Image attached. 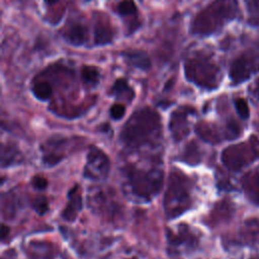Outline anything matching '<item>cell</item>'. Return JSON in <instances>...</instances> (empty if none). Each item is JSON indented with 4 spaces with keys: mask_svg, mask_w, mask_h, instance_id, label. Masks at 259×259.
Here are the masks:
<instances>
[{
    "mask_svg": "<svg viewBox=\"0 0 259 259\" xmlns=\"http://www.w3.org/2000/svg\"><path fill=\"white\" fill-rule=\"evenodd\" d=\"M162 124L159 113L144 107L133 113L120 132L122 143L131 148L138 149L145 146H154L161 139Z\"/></svg>",
    "mask_w": 259,
    "mask_h": 259,
    "instance_id": "obj_1",
    "label": "cell"
},
{
    "mask_svg": "<svg viewBox=\"0 0 259 259\" xmlns=\"http://www.w3.org/2000/svg\"><path fill=\"white\" fill-rule=\"evenodd\" d=\"M239 14L238 0H213L193 17L190 23V32L203 37L217 34Z\"/></svg>",
    "mask_w": 259,
    "mask_h": 259,
    "instance_id": "obj_2",
    "label": "cell"
},
{
    "mask_svg": "<svg viewBox=\"0 0 259 259\" xmlns=\"http://www.w3.org/2000/svg\"><path fill=\"white\" fill-rule=\"evenodd\" d=\"M184 75L187 81L205 90H214L220 86L222 72L211 57L197 52L184 62Z\"/></svg>",
    "mask_w": 259,
    "mask_h": 259,
    "instance_id": "obj_3",
    "label": "cell"
},
{
    "mask_svg": "<svg viewBox=\"0 0 259 259\" xmlns=\"http://www.w3.org/2000/svg\"><path fill=\"white\" fill-rule=\"evenodd\" d=\"M126 186L135 196L149 200L159 193L163 184V171L160 169H141L130 166L125 169Z\"/></svg>",
    "mask_w": 259,
    "mask_h": 259,
    "instance_id": "obj_4",
    "label": "cell"
},
{
    "mask_svg": "<svg viewBox=\"0 0 259 259\" xmlns=\"http://www.w3.org/2000/svg\"><path fill=\"white\" fill-rule=\"evenodd\" d=\"M191 205L187 178L181 174L173 173L169 178V185L165 193L164 207L169 219H174Z\"/></svg>",
    "mask_w": 259,
    "mask_h": 259,
    "instance_id": "obj_5",
    "label": "cell"
},
{
    "mask_svg": "<svg viewBox=\"0 0 259 259\" xmlns=\"http://www.w3.org/2000/svg\"><path fill=\"white\" fill-rule=\"evenodd\" d=\"M259 157V140L251 137L247 142L230 146L222 153V161L230 170L238 171Z\"/></svg>",
    "mask_w": 259,
    "mask_h": 259,
    "instance_id": "obj_6",
    "label": "cell"
},
{
    "mask_svg": "<svg viewBox=\"0 0 259 259\" xmlns=\"http://www.w3.org/2000/svg\"><path fill=\"white\" fill-rule=\"evenodd\" d=\"M256 72H259V48H250L231 63L229 76L233 85H238Z\"/></svg>",
    "mask_w": 259,
    "mask_h": 259,
    "instance_id": "obj_7",
    "label": "cell"
},
{
    "mask_svg": "<svg viewBox=\"0 0 259 259\" xmlns=\"http://www.w3.org/2000/svg\"><path fill=\"white\" fill-rule=\"evenodd\" d=\"M109 159L98 148L91 147L87 154V161L83 174L91 180H102L109 172Z\"/></svg>",
    "mask_w": 259,
    "mask_h": 259,
    "instance_id": "obj_8",
    "label": "cell"
},
{
    "mask_svg": "<svg viewBox=\"0 0 259 259\" xmlns=\"http://www.w3.org/2000/svg\"><path fill=\"white\" fill-rule=\"evenodd\" d=\"M195 110L188 106H181L174 110L169 121V128L172 133L173 139L176 142L183 140L189 133V114L194 113Z\"/></svg>",
    "mask_w": 259,
    "mask_h": 259,
    "instance_id": "obj_9",
    "label": "cell"
},
{
    "mask_svg": "<svg viewBox=\"0 0 259 259\" xmlns=\"http://www.w3.org/2000/svg\"><path fill=\"white\" fill-rule=\"evenodd\" d=\"M167 236L170 248L176 251H179L180 249L185 251L193 250L198 243L196 237L185 225H180L176 233L172 232L171 230L168 231Z\"/></svg>",
    "mask_w": 259,
    "mask_h": 259,
    "instance_id": "obj_10",
    "label": "cell"
},
{
    "mask_svg": "<svg viewBox=\"0 0 259 259\" xmlns=\"http://www.w3.org/2000/svg\"><path fill=\"white\" fill-rule=\"evenodd\" d=\"M94 20V45L102 47L111 44L114 30L107 15L100 12L95 13Z\"/></svg>",
    "mask_w": 259,
    "mask_h": 259,
    "instance_id": "obj_11",
    "label": "cell"
},
{
    "mask_svg": "<svg viewBox=\"0 0 259 259\" xmlns=\"http://www.w3.org/2000/svg\"><path fill=\"white\" fill-rule=\"evenodd\" d=\"M66 140L60 137H53L41 146L42 151V162L44 164L52 167L60 163L64 159V154L60 151L63 149Z\"/></svg>",
    "mask_w": 259,
    "mask_h": 259,
    "instance_id": "obj_12",
    "label": "cell"
},
{
    "mask_svg": "<svg viewBox=\"0 0 259 259\" xmlns=\"http://www.w3.org/2000/svg\"><path fill=\"white\" fill-rule=\"evenodd\" d=\"M61 33L65 41L74 47L83 46L88 38L87 26L80 21L68 23Z\"/></svg>",
    "mask_w": 259,
    "mask_h": 259,
    "instance_id": "obj_13",
    "label": "cell"
},
{
    "mask_svg": "<svg viewBox=\"0 0 259 259\" xmlns=\"http://www.w3.org/2000/svg\"><path fill=\"white\" fill-rule=\"evenodd\" d=\"M121 57L130 66L147 71L151 69L152 62L149 55L142 50H126L121 53Z\"/></svg>",
    "mask_w": 259,
    "mask_h": 259,
    "instance_id": "obj_14",
    "label": "cell"
},
{
    "mask_svg": "<svg viewBox=\"0 0 259 259\" xmlns=\"http://www.w3.org/2000/svg\"><path fill=\"white\" fill-rule=\"evenodd\" d=\"M69 201L66 204V207L62 211V218L66 221L73 222L78 215V212L82 209V197L79 193L78 185H75L74 188L68 193Z\"/></svg>",
    "mask_w": 259,
    "mask_h": 259,
    "instance_id": "obj_15",
    "label": "cell"
},
{
    "mask_svg": "<svg viewBox=\"0 0 259 259\" xmlns=\"http://www.w3.org/2000/svg\"><path fill=\"white\" fill-rule=\"evenodd\" d=\"M243 187L248 198L259 205V166L244 176Z\"/></svg>",
    "mask_w": 259,
    "mask_h": 259,
    "instance_id": "obj_16",
    "label": "cell"
},
{
    "mask_svg": "<svg viewBox=\"0 0 259 259\" xmlns=\"http://www.w3.org/2000/svg\"><path fill=\"white\" fill-rule=\"evenodd\" d=\"M110 93L116 99L124 100L126 102H131L135 98V91L124 78H119L113 83Z\"/></svg>",
    "mask_w": 259,
    "mask_h": 259,
    "instance_id": "obj_17",
    "label": "cell"
},
{
    "mask_svg": "<svg viewBox=\"0 0 259 259\" xmlns=\"http://www.w3.org/2000/svg\"><path fill=\"white\" fill-rule=\"evenodd\" d=\"M243 240L248 244L259 243V220L251 219L245 222L241 231Z\"/></svg>",
    "mask_w": 259,
    "mask_h": 259,
    "instance_id": "obj_18",
    "label": "cell"
},
{
    "mask_svg": "<svg viewBox=\"0 0 259 259\" xmlns=\"http://www.w3.org/2000/svg\"><path fill=\"white\" fill-rule=\"evenodd\" d=\"M21 161V155L19 151L12 145L2 146L1 153V165L2 167H7Z\"/></svg>",
    "mask_w": 259,
    "mask_h": 259,
    "instance_id": "obj_19",
    "label": "cell"
},
{
    "mask_svg": "<svg viewBox=\"0 0 259 259\" xmlns=\"http://www.w3.org/2000/svg\"><path fill=\"white\" fill-rule=\"evenodd\" d=\"M81 79L88 87H95L100 80V72L94 66H83L81 69Z\"/></svg>",
    "mask_w": 259,
    "mask_h": 259,
    "instance_id": "obj_20",
    "label": "cell"
},
{
    "mask_svg": "<svg viewBox=\"0 0 259 259\" xmlns=\"http://www.w3.org/2000/svg\"><path fill=\"white\" fill-rule=\"evenodd\" d=\"M34 97L40 101L49 100L53 94V87L48 81H35L31 88Z\"/></svg>",
    "mask_w": 259,
    "mask_h": 259,
    "instance_id": "obj_21",
    "label": "cell"
},
{
    "mask_svg": "<svg viewBox=\"0 0 259 259\" xmlns=\"http://www.w3.org/2000/svg\"><path fill=\"white\" fill-rule=\"evenodd\" d=\"M115 12L122 17H137L138 8L134 0H122L115 6Z\"/></svg>",
    "mask_w": 259,
    "mask_h": 259,
    "instance_id": "obj_22",
    "label": "cell"
},
{
    "mask_svg": "<svg viewBox=\"0 0 259 259\" xmlns=\"http://www.w3.org/2000/svg\"><path fill=\"white\" fill-rule=\"evenodd\" d=\"M247 11L248 24L252 26H259V0H248Z\"/></svg>",
    "mask_w": 259,
    "mask_h": 259,
    "instance_id": "obj_23",
    "label": "cell"
},
{
    "mask_svg": "<svg viewBox=\"0 0 259 259\" xmlns=\"http://www.w3.org/2000/svg\"><path fill=\"white\" fill-rule=\"evenodd\" d=\"M199 157L200 156H199L197 146L194 143H190L185 149V153H184L185 162L189 164H197L200 160Z\"/></svg>",
    "mask_w": 259,
    "mask_h": 259,
    "instance_id": "obj_24",
    "label": "cell"
},
{
    "mask_svg": "<svg viewBox=\"0 0 259 259\" xmlns=\"http://www.w3.org/2000/svg\"><path fill=\"white\" fill-rule=\"evenodd\" d=\"M235 107H236V110L241 118L247 119L249 117V115H250L249 106L244 98H236L235 99Z\"/></svg>",
    "mask_w": 259,
    "mask_h": 259,
    "instance_id": "obj_25",
    "label": "cell"
},
{
    "mask_svg": "<svg viewBox=\"0 0 259 259\" xmlns=\"http://www.w3.org/2000/svg\"><path fill=\"white\" fill-rule=\"evenodd\" d=\"M32 208L40 215L46 213L49 209V202L45 196H38L32 201Z\"/></svg>",
    "mask_w": 259,
    "mask_h": 259,
    "instance_id": "obj_26",
    "label": "cell"
},
{
    "mask_svg": "<svg viewBox=\"0 0 259 259\" xmlns=\"http://www.w3.org/2000/svg\"><path fill=\"white\" fill-rule=\"evenodd\" d=\"M109 113H110V116H111L112 119L118 120V119H120L121 117H123V115H124V113H125V107H124L123 104L115 103V104H113V105L110 107Z\"/></svg>",
    "mask_w": 259,
    "mask_h": 259,
    "instance_id": "obj_27",
    "label": "cell"
},
{
    "mask_svg": "<svg viewBox=\"0 0 259 259\" xmlns=\"http://www.w3.org/2000/svg\"><path fill=\"white\" fill-rule=\"evenodd\" d=\"M240 135V126L235 120H230L227 124L228 139H236Z\"/></svg>",
    "mask_w": 259,
    "mask_h": 259,
    "instance_id": "obj_28",
    "label": "cell"
},
{
    "mask_svg": "<svg viewBox=\"0 0 259 259\" xmlns=\"http://www.w3.org/2000/svg\"><path fill=\"white\" fill-rule=\"evenodd\" d=\"M31 184L32 186L35 188V189H38V190H42L47 187L48 185V180L42 177V176H39V175H36L32 178L31 180Z\"/></svg>",
    "mask_w": 259,
    "mask_h": 259,
    "instance_id": "obj_29",
    "label": "cell"
},
{
    "mask_svg": "<svg viewBox=\"0 0 259 259\" xmlns=\"http://www.w3.org/2000/svg\"><path fill=\"white\" fill-rule=\"evenodd\" d=\"M250 92L254 98L259 100V78L250 86Z\"/></svg>",
    "mask_w": 259,
    "mask_h": 259,
    "instance_id": "obj_30",
    "label": "cell"
},
{
    "mask_svg": "<svg viewBox=\"0 0 259 259\" xmlns=\"http://www.w3.org/2000/svg\"><path fill=\"white\" fill-rule=\"evenodd\" d=\"M8 233H9V228L6 227L5 225H2L1 226V239L4 240L6 238V236L8 235Z\"/></svg>",
    "mask_w": 259,
    "mask_h": 259,
    "instance_id": "obj_31",
    "label": "cell"
},
{
    "mask_svg": "<svg viewBox=\"0 0 259 259\" xmlns=\"http://www.w3.org/2000/svg\"><path fill=\"white\" fill-rule=\"evenodd\" d=\"M44 1H45V3L48 4V5H54V4H56L59 0H44Z\"/></svg>",
    "mask_w": 259,
    "mask_h": 259,
    "instance_id": "obj_32",
    "label": "cell"
},
{
    "mask_svg": "<svg viewBox=\"0 0 259 259\" xmlns=\"http://www.w3.org/2000/svg\"><path fill=\"white\" fill-rule=\"evenodd\" d=\"M131 259H137V258H131Z\"/></svg>",
    "mask_w": 259,
    "mask_h": 259,
    "instance_id": "obj_33",
    "label": "cell"
},
{
    "mask_svg": "<svg viewBox=\"0 0 259 259\" xmlns=\"http://www.w3.org/2000/svg\"><path fill=\"white\" fill-rule=\"evenodd\" d=\"M140 1H143V0H140Z\"/></svg>",
    "mask_w": 259,
    "mask_h": 259,
    "instance_id": "obj_34",
    "label": "cell"
}]
</instances>
